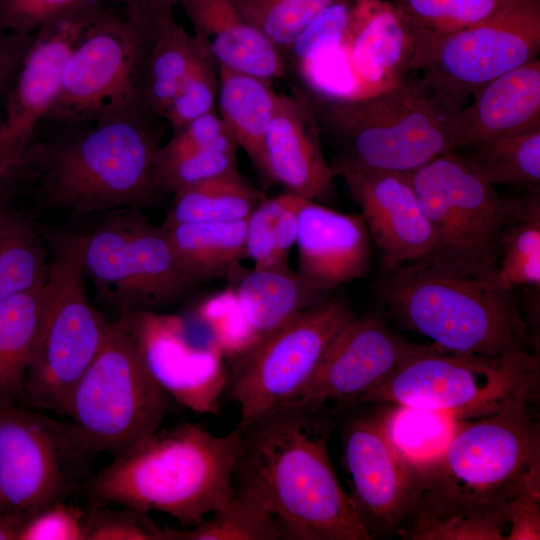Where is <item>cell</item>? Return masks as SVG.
<instances>
[{
	"label": "cell",
	"mask_w": 540,
	"mask_h": 540,
	"mask_svg": "<svg viewBox=\"0 0 540 540\" xmlns=\"http://www.w3.org/2000/svg\"><path fill=\"white\" fill-rule=\"evenodd\" d=\"M523 402L461 421L444 451L417 468L405 540H522L540 530V425Z\"/></svg>",
	"instance_id": "1"
},
{
	"label": "cell",
	"mask_w": 540,
	"mask_h": 540,
	"mask_svg": "<svg viewBox=\"0 0 540 540\" xmlns=\"http://www.w3.org/2000/svg\"><path fill=\"white\" fill-rule=\"evenodd\" d=\"M330 416L290 401L241 430L234 486L277 519L285 540L372 539L333 468Z\"/></svg>",
	"instance_id": "2"
},
{
	"label": "cell",
	"mask_w": 540,
	"mask_h": 540,
	"mask_svg": "<svg viewBox=\"0 0 540 540\" xmlns=\"http://www.w3.org/2000/svg\"><path fill=\"white\" fill-rule=\"evenodd\" d=\"M156 118L134 109L36 130L25 156L29 184L49 206L76 214L147 206L161 194Z\"/></svg>",
	"instance_id": "3"
},
{
	"label": "cell",
	"mask_w": 540,
	"mask_h": 540,
	"mask_svg": "<svg viewBox=\"0 0 540 540\" xmlns=\"http://www.w3.org/2000/svg\"><path fill=\"white\" fill-rule=\"evenodd\" d=\"M383 270L380 296L390 314L440 348L484 356L530 351L528 322L497 268L432 254Z\"/></svg>",
	"instance_id": "4"
},
{
	"label": "cell",
	"mask_w": 540,
	"mask_h": 540,
	"mask_svg": "<svg viewBox=\"0 0 540 540\" xmlns=\"http://www.w3.org/2000/svg\"><path fill=\"white\" fill-rule=\"evenodd\" d=\"M241 436L237 427L216 436L190 422L158 428L91 474L79 493L88 503L158 511L193 527L233 498Z\"/></svg>",
	"instance_id": "5"
},
{
	"label": "cell",
	"mask_w": 540,
	"mask_h": 540,
	"mask_svg": "<svg viewBox=\"0 0 540 540\" xmlns=\"http://www.w3.org/2000/svg\"><path fill=\"white\" fill-rule=\"evenodd\" d=\"M321 135L336 145L331 167L409 173L454 151L452 125L463 102L410 75L377 94L325 99L306 92Z\"/></svg>",
	"instance_id": "6"
},
{
	"label": "cell",
	"mask_w": 540,
	"mask_h": 540,
	"mask_svg": "<svg viewBox=\"0 0 540 540\" xmlns=\"http://www.w3.org/2000/svg\"><path fill=\"white\" fill-rule=\"evenodd\" d=\"M539 384V355L531 351L484 356L423 345L359 405H404L464 421L493 415L518 403L537 402Z\"/></svg>",
	"instance_id": "7"
},
{
	"label": "cell",
	"mask_w": 540,
	"mask_h": 540,
	"mask_svg": "<svg viewBox=\"0 0 540 540\" xmlns=\"http://www.w3.org/2000/svg\"><path fill=\"white\" fill-rule=\"evenodd\" d=\"M51 243L41 323L21 405L66 416L72 393L97 355L109 323L86 291L83 235L58 234Z\"/></svg>",
	"instance_id": "8"
},
{
	"label": "cell",
	"mask_w": 540,
	"mask_h": 540,
	"mask_svg": "<svg viewBox=\"0 0 540 540\" xmlns=\"http://www.w3.org/2000/svg\"><path fill=\"white\" fill-rule=\"evenodd\" d=\"M171 402L146 368L122 315L108 325L66 416L91 453L117 455L157 430Z\"/></svg>",
	"instance_id": "9"
},
{
	"label": "cell",
	"mask_w": 540,
	"mask_h": 540,
	"mask_svg": "<svg viewBox=\"0 0 540 540\" xmlns=\"http://www.w3.org/2000/svg\"><path fill=\"white\" fill-rule=\"evenodd\" d=\"M407 174L435 232L434 255L497 268L506 227L540 215L539 188L501 196L460 151L442 154Z\"/></svg>",
	"instance_id": "10"
},
{
	"label": "cell",
	"mask_w": 540,
	"mask_h": 540,
	"mask_svg": "<svg viewBox=\"0 0 540 540\" xmlns=\"http://www.w3.org/2000/svg\"><path fill=\"white\" fill-rule=\"evenodd\" d=\"M91 453L70 420L24 405L0 408V513L28 517L67 501L90 472Z\"/></svg>",
	"instance_id": "11"
},
{
	"label": "cell",
	"mask_w": 540,
	"mask_h": 540,
	"mask_svg": "<svg viewBox=\"0 0 540 540\" xmlns=\"http://www.w3.org/2000/svg\"><path fill=\"white\" fill-rule=\"evenodd\" d=\"M136 212L130 209L83 235L85 276L120 316L170 305L196 284L178 264L165 231Z\"/></svg>",
	"instance_id": "12"
},
{
	"label": "cell",
	"mask_w": 540,
	"mask_h": 540,
	"mask_svg": "<svg viewBox=\"0 0 540 540\" xmlns=\"http://www.w3.org/2000/svg\"><path fill=\"white\" fill-rule=\"evenodd\" d=\"M355 315L342 295H332L295 315L232 363L226 390L239 406L236 427L243 430L291 401Z\"/></svg>",
	"instance_id": "13"
},
{
	"label": "cell",
	"mask_w": 540,
	"mask_h": 540,
	"mask_svg": "<svg viewBox=\"0 0 540 540\" xmlns=\"http://www.w3.org/2000/svg\"><path fill=\"white\" fill-rule=\"evenodd\" d=\"M135 56L132 16L103 6L77 40L58 93L36 130L144 109L134 83Z\"/></svg>",
	"instance_id": "14"
},
{
	"label": "cell",
	"mask_w": 540,
	"mask_h": 540,
	"mask_svg": "<svg viewBox=\"0 0 540 540\" xmlns=\"http://www.w3.org/2000/svg\"><path fill=\"white\" fill-rule=\"evenodd\" d=\"M540 0H508L486 19L440 38L421 80L460 101L491 80L538 59Z\"/></svg>",
	"instance_id": "15"
},
{
	"label": "cell",
	"mask_w": 540,
	"mask_h": 540,
	"mask_svg": "<svg viewBox=\"0 0 540 540\" xmlns=\"http://www.w3.org/2000/svg\"><path fill=\"white\" fill-rule=\"evenodd\" d=\"M326 289L288 269H254L237 286L204 300L195 310L204 328L231 363L301 311L330 296Z\"/></svg>",
	"instance_id": "16"
},
{
	"label": "cell",
	"mask_w": 540,
	"mask_h": 540,
	"mask_svg": "<svg viewBox=\"0 0 540 540\" xmlns=\"http://www.w3.org/2000/svg\"><path fill=\"white\" fill-rule=\"evenodd\" d=\"M123 316L146 368L172 400L196 413L219 414L229 372L211 336L194 337L178 315L142 310Z\"/></svg>",
	"instance_id": "17"
},
{
	"label": "cell",
	"mask_w": 540,
	"mask_h": 540,
	"mask_svg": "<svg viewBox=\"0 0 540 540\" xmlns=\"http://www.w3.org/2000/svg\"><path fill=\"white\" fill-rule=\"evenodd\" d=\"M422 347L393 332L376 311L355 315L291 401L321 406L331 414L353 409Z\"/></svg>",
	"instance_id": "18"
},
{
	"label": "cell",
	"mask_w": 540,
	"mask_h": 540,
	"mask_svg": "<svg viewBox=\"0 0 540 540\" xmlns=\"http://www.w3.org/2000/svg\"><path fill=\"white\" fill-rule=\"evenodd\" d=\"M386 410L351 419L343 430V461L359 519L373 539L396 533L417 490L418 472L392 443Z\"/></svg>",
	"instance_id": "19"
},
{
	"label": "cell",
	"mask_w": 540,
	"mask_h": 540,
	"mask_svg": "<svg viewBox=\"0 0 540 540\" xmlns=\"http://www.w3.org/2000/svg\"><path fill=\"white\" fill-rule=\"evenodd\" d=\"M334 174L345 180L359 205L383 268L414 262L436 251L435 232L407 173L341 168Z\"/></svg>",
	"instance_id": "20"
},
{
	"label": "cell",
	"mask_w": 540,
	"mask_h": 540,
	"mask_svg": "<svg viewBox=\"0 0 540 540\" xmlns=\"http://www.w3.org/2000/svg\"><path fill=\"white\" fill-rule=\"evenodd\" d=\"M105 6L96 3L40 26L5 99L0 137L26 150L53 103L68 58L83 29Z\"/></svg>",
	"instance_id": "21"
},
{
	"label": "cell",
	"mask_w": 540,
	"mask_h": 540,
	"mask_svg": "<svg viewBox=\"0 0 540 540\" xmlns=\"http://www.w3.org/2000/svg\"><path fill=\"white\" fill-rule=\"evenodd\" d=\"M341 47L361 97L392 88L413 72L415 36L394 1L353 0Z\"/></svg>",
	"instance_id": "22"
},
{
	"label": "cell",
	"mask_w": 540,
	"mask_h": 540,
	"mask_svg": "<svg viewBox=\"0 0 540 540\" xmlns=\"http://www.w3.org/2000/svg\"><path fill=\"white\" fill-rule=\"evenodd\" d=\"M321 132L306 92L279 94L264 140L265 176L286 192L314 200L330 190L335 177L323 155Z\"/></svg>",
	"instance_id": "23"
},
{
	"label": "cell",
	"mask_w": 540,
	"mask_h": 540,
	"mask_svg": "<svg viewBox=\"0 0 540 540\" xmlns=\"http://www.w3.org/2000/svg\"><path fill=\"white\" fill-rule=\"evenodd\" d=\"M370 239L361 214L341 213L303 199L295 241L298 272L332 291L364 279L371 262Z\"/></svg>",
	"instance_id": "24"
},
{
	"label": "cell",
	"mask_w": 540,
	"mask_h": 540,
	"mask_svg": "<svg viewBox=\"0 0 540 540\" xmlns=\"http://www.w3.org/2000/svg\"><path fill=\"white\" fill-rule=\"evenodd\" d=\"M194 36L217 66L267 81L281 78L286 64L268 38L242 12L238 0H176Z\"/></svg>",
	"instance_id": "25"
},
{
	"label": "cell",
	"mask_w": 540,
	"mask_h": 540,
	"mask_svg": "<svg viewBox=\"0 0 540 540\" xmlns=\"http://www.w3.org/2000/svg\"><path fill=\"white\" fill-rule=\"evenodd\" d=\"M461 108L452 125L454 151L540 125V60L484 85Z\"/></svg>",
	"instance_id": "26"
},
{
	"label": "cell",
	"mask_w": 540,
	"mask_h": 540,
	"mask_svg": "<svg viewBox=\"0 0 540 540\" xmlns=\"http://www.w3.org/2000/svg\"><path fill=\"white\" fill-rule=\"evenodd\" d=\"M126 13L136 29L134 83L139 101L147 112L162 119L199 43L175 20L173 7Z\"/></svg>",
	"instance_id": "27"
},
{
	"label": "cell",
	"mask_w": 540,
	"mask_h": 540,
	"mask_svg": "<svg viewBox=\"0 0 540 540\" xmlns=\"http://www.w3.org/2000/svg\"><path fill=\"white\" fill-rule=\"evenodd\" d=\"M217 68L218 114L264 178V140L279 94L270 81L222 66Z\"/></svg>",
	"instance_id": "28"
},
{
	"label": "cell",
	"mask_w": 540,
	"mask_h": 540,
	"mask_svg": "<svg viewBox=\"0 0 540 540\" xmlns=\"http://www.w3.org/2000/svg\"><path fill=\"white\" fill-rule=\"evenodd\" d=\"M162 229L178 264L195 283L232 275L246 257V219L183 223Z\"/></svg>",
	"instance_id": "29"
},
{
	"label": "cell",
	"mask_w": 540,
	"mask_h": 540,
	"mask_svg": "<svg viewBox=\"0 0 540 540\" xmlns=\"http://www.w3.org/2000/svg\"><path fill=\"white\" fill-rule=\"evenodd\" d=\"M44 283L0 300V408L22 404L41 323Z\"/></svg>",
	"instance_id": "30"
},
{
	"label": "cell",
	"mask_w": 540,
	"mask_h": 540,
	"mask_svg": "<svg viewBox=\"0 0 540 540\" xmlns=\"http://www.w3.org/2000/svg\"><path fill=\"white\" fill-rule=\"evenodd\" d=\"M0 195V300L46 281L49 261L33 224L11 205L22 189Z\"/></svg>",
	"instance_id": "31"
},
{
	"label": "cell",
	"mask_w": 540,
	"mask_h": 540,
	"mask_svg": "<svg viewBox=\"0 0 540 540\" xmlns=\"http://www.w3.org/2000/svg\"><path fill=\"white\" fill-rule=\"evenodd\" d=\"M173 196L162 228L193 222L245 220L264 199L239 170L189 186Z\"/></svg>",
	"instance_id": "32"
},
{
	"label": "cell",
	"mask_w": 540,
	"mask_h": 540,
	"mask_svg": "<svg viewBox=\"0 0 540 540\" xmlns=\"http://www.w3.org/2000/svg\"><path fill=\"white\" fill-rule=\"evenodd\" d=\"M490 185L525 189L540 184V125L458 150Z\"/></svg>",
	"instance_id": "33"
},
{
	"label": "cell",
	"mask_w": 540,
	"mask_h": 540,
	"mask_svg": "<svg viewBox=\"0 0 540 540\" xmlns=\"http://www.w3.org/2000/svg\"><path fill=\"white\" fill-rule=\"evenodd\" d=\"M303 198L289 192L263 199L246 219V257L254 269H288Z\"/></svg>",
	"instance_id": "34"
},
{
	"label": "cell",
	"mask_w": 540,
	"mask_h": 540,
	"mask_svg": "<svg viewBox=\"0 0 540 540\" xmlns=\"http://www.w3.org/2000/svg\"><path fill=\"white\" fill-rule=\"evenodd\" d=\"M507 1L395 0L415 36L412 71H420L431 48L440 38L486 19Z\"/></svg>",
	"instance_id": "35"
},
{
	"label": "cell",
	"mask_w": 540,
	"mask_h": 540,
	"mask_svg": "<svg viewBox=\"0 0 540 540\" xmlns=\"http://www.w3.org/2000/svg\"><path fill=\"white\" fill-rule=\"evenodd\" d=\"M168 540H285L277 519L256 499L235 488L221 510L190 528L167 526Z\"/></svg>",
	"instance_id": "36"
},
{
	"label": "cell",
	"mask_w": 540,
	"mask_h": 540,
	"mask_svg": "<svg viewBox=\"0 0 540 540\" xmlns=\"http://www.w3.org/2000/svg\"><path fill=\"white\" fill-rule=\"evenodd\" d=\"M391 405L385 416L388 435L416 469L434 461L444 451L461 422L439 411Z\"/></svg>",
	"instance_id": "37"
},
{
	"label": "cell",
	"mask_w": 540,
	"mask_h": 540,
	"mask_svg": "<svg viewBox=\"0 0 540 540\" xmlns=\"http://www.w3.org/2000/svg\"><path fill=\"white\" fill-rule=\"evenodd\" d=\"M238 148L205 147L166 151L159 147L155 179L161 193L175 194L189 186L238 170Z\"/></svg>",
	"instance_id": "38"
},
{
	"label": "cell",
	"mask_w": 540,
	"mask_h": 540,
	"mask_svg": "<svg viewBox=\"0 0 540 540\" xmlns=\"http://www.w3.org/2000/svg\"><path fill=\"white\" fill-rule=\"evenodd\" d=\"M345 0H238L248 18L285 57L306 26L329 6Z\"/></svg>",
	"instance_id": "39"
},
{
	"label": "cell",
	"mask_w": 540,
	"mask_h": 540,
	"mask_svg": "<svg viewBox=\"0 0 540 540\" xmlns=\"http://www.w3.org/2000/svg\"><path fill=\"white\" fill-rule=\"evenodd\" d=\"M497 274L511 289L540 287V215L518 220L504 230L500 240Z\"/></svg>",
	"instance_id": "40"
},
{
	"label": "cell",
	"mask_w": 540,
	"mask_h": 540,
	"mask_svg": "<svg viewBox=\"0 0 540 540\" xmlns=\"http://www.w3.org/2000/svg\"><path fill=\"white\" fill-rule=\"evenodd\" d=\"M218 95V68L213 59L199 49L180 81L164 115L173 129L215 110Z\"/></svg>",
	"instance_id": "41"
},
{
	"label": "cell",
	"mask_w": 540,
	"mask_h": 540,
	"mask_svg": "<svg viewBox=\"0 0 540 540\" xmlns=\"http://www.w3.org/2000/svg\"><path fill=\"white\" fill-rule=\"evenodd\" d=\"M85 509L86 540H168L167 525H158L141 509L104 503Z\"/></svg>",
	"instance_id": "42"
},
{
	"label": "cell",
	"mask_w": 540,
	"mask_h": 540,
	"mask_svg": "<svg viewBox=\"0 0 540 540\" xmlns=\"http://www.w3.org/2000/svg\"><path fill=\"white\" fill-rule=\"evenodd\" d=\"M353 0L335 3L316 18L297 36L284 61L300 74L320 54L341 45Z\"/></svg>",
	"instance_id": "43"
},
{
	"label": "cell",
	"mask_w": 540,
	"mask_h": 540,
	"mask_svg": "<svg viewBox=\"0 0 540 540\" xmlns=\"http://www.w3.org/2000/svg\"><path fill=\"white\" fill-rule=\"evenodd\" d=\"M96 3L103 2L102 0H0V33L31 34L49 21Z\"/></svg>",
	"instance_id": "44"
},
{
	"label": "cell",
	"mask_w": 540,
	"mask_h": 540,
	"mask_svg": "<svg viewBox=\"0 0 540 540\" xmlns=\"http://www.w3.org/2000/svg\"><path fill=\"white\" fill-rule=\"evenodd\" d=\"M18 540H86V509L51 504L26 518Z\"/></svg>",
	"instance_id": "45"
},
{
	"label": "cell",
	"mask_w": 540,
	"mask_h": 540,
	"mask_svg": "<svg viewBox=\"0 0 540 540\" xmlns=\"http://www.w3.org/2000/svg\"><path fill=\"white\" fill-rule=\"evenodd\" d=\"M34 33H0V99L7 97L30 48Z\"/></svg>",
	"instance_id": "46"
},
{
	"label": "cell",
	"mask_w": 540,
	"mask_h": 540,
	"mask_svg": "<svg viewBox=\"0 0 540 540\" xmlns=\"http://www.w3.org/2000/svg\"><path fill=\"white\" fill-rule=\"evenodd\" d=\"M115 9L132 13H151L166 7H174L176 0H102Z\"/></svg>",
	"instance_id": "47"
},
{
	"label": "cell",
	"mask_w": 540,
	"mask_h": 540,
	"mask_svg": "<svg viewBox=\"0 0 540 540\" xmlns=\"http://www.w3.org/2000/svg\"><path fill=\"white\" fill-rule=\"evenodd\" d=\"M26 150H20L0 137V179L19 171L24 166Z\"/></svg>",
	"instance_id": "48"
},
{
	"label": "cell",
	"mask_w": 540,
	"mask_h": 540,
	"mask_svg": "<svg viewBox=\"0 0 540 540\" xmlns=\"http://www.w3.org/2000/svg\"><path fill=\"white\" fill-rule=\"evenodd\" d=\"M26 518L18 514L0 513V540H18Z\"/></svg>",
	"instance_id": "49"
},
{
	"label": "cell",
	"mask_w": 540,
	"mask_h": 540,
	"mask_svg": "<svg viewBox=\"0 0 540 540\" xmlns=\"http://www.w3.org/2000/svg\"><path fill=\"white\" fill-rule=\"evenodd\" d=\"M17 178L18 176L16 173H13L7 177L1 178L0 179V195L18 186L19 180Z\"/></svg>",
	"instance_id": "50"
}]
</instances>
